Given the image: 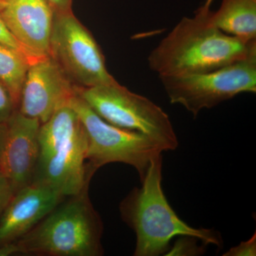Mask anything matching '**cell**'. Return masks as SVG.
<instances>
[{
	"instance_id": "obj_4",
	"label": "cell",
	"mask_w": 256,
	"mask_h": 256,
	"mask_svg": "<svg viewBox=\"0 0 256 256\" xmlns=\"http://www.w3.org/2000/svg\"><path fill=\"white\" fill-rule=\"evenodd\" d=\"M40 156L32 182L46 185L64 198L88 188L87 138L82 121L69 104L60 108L38 132Z\"/></svg>"
},
{
	"instance_id": "obj_20",
	"label": "cell",
	"mask_w": 256,
	"mask_h": 256,
	"mask_svg": "<svg viewBox=\"0 0 256 256\" xmlns=\"http://www.w3.org/2000/svg\"><path fill=\"white\" fill-rule=\"evenodd\" d=\"M46 1L52 6L54 12H62L70 10L72 0H46Z\"/></svg>"
},
{
	"instance_id": "obj_11",
	"label": "cell",
	"mask_w": 256,
	"mask_h": 256,
	"mask_svg": "<svg viewBox=\"0 0 256 256\" xmlns=\"http://www.w3.org/2000/svg\"><path fill=\"white\" fill-rule=\"evenodd\" d=\"M6 126L0 172L10 180L16 192L32 183L34 176L40 156L38 132L41 124L16 110Z\"/></svg>"
},
{
	"instance_id": "obj_17",
	"label": "cell",
	"mask_w": 256,
	"mask_h": 256,
	"mask_svg": "<svg viewBox=\"0 0 256 256\" xmlns=\"http://www.w3.org/2000/svg\"><path fill=\"white\" fill-rule=\"evenodd\" d=\"M0 43L6 45V46H9L13 50H18L20 53L22 54L23 55L28 57V60H31L32 63L35 62L30 56L26 50L20 44V42L13 36L12 34L11 33L9 28L5 24L4 20L2 18L1 15H0Z\"/></svg>"
},
{
	"instance_id": "obj_19",
	"label": "cell",
	"mask_w": 256,
	"mask_h": 256,
	"mask_svg": "<svg viewBox=\"0 0 256 256\" xmlns=\"http://www.w3.org/2000/svg\"><path fill=\"white\" fill-rule=\"evenodd\" d=\"M15 194L9 180L0 172V218Z\"/></svg>"
},
{
	"instance_id": "obj_5",
	"label": "cell",
	"mask_w": 256,
	"mask_h": 256,
	"mask_svg": "<svg viewBox=\"0 0 256 256\" xmlns=\"http://www.w3.org/2000/svg\"><path fill=\"white\" fill-rule=\"evenodd\" d=\"M78 95L109 124L150 138L163 152L173 151L178 142L169 116L144 96L117 82L77 88Z\"/></svg>"
},
{
	"instance_id": "obj_22",
	"label": "cell",
	"mask_w": 256,
	"mask_h": 256,
	"mask_svg": "<svg viewBox=\"0 0 256 256\" xmlns=\"http://www.w3.org/2000/svg\"><path fill=\"white\" fill-rule=\"evenodd\" d=\"M214 1V0H205L204 3L202 6V8H204V9H210V5H212Z\"/></svg>"
},
{
	"instance_id": "obj_23",
	"label": "cell",
	"mask_w": 256,
	"mask_h": 256,
	"mask_svg": "<svg viewBox=\"0 0 256 256\" xmlns=\"http://www.w3.org/2000/svg\"><path fill=\"white\" fill-rule=\"evenodd\" d=\"M0 1H1V0H0Z\"/></svg>"
},
{
	"instance_id": "obj_6",
	"label": "cell",
	"mask_w": 256,
	"mask_h": 256,
	"mask_svg": "<svg viewBox=\"0 0 256 256\" xmlns=\"http://www.w3.org/2000/svg\"><path fill=\"white\" fill-rule=\"evenodd\" d=\"M68 104L78 114L86 134V169L90 176L104 165L124 163L137 170L141 182L153 158L162 154L161 148L148 136L116 127L102 119L78 92Z\"/></svg>"
},
{
	"instance_id": "obj_14",
	"label": "cell",
	"mask_w": 256,
	"mask_h": 256,
	"mask_svg": "<svg viewBox=\"0 0 256 256\" xmlns=\"http://www.w3.org/2000/svg\"><path fill=\"white\" fill-rule=\"evenodd\" d=\"M31 64V60L22 54L0 43V80L10 90L16 109Z\"/></svg>"
},
{
	"instance_id": "obj_21",
	"label": "cell",
	"mask_w": 256,
	"mask_h": 256,
	"mask_svg": "<svg viewBox=\"0 0 256 256\" xmlns=\"http://www.w3.org/2000/svg\"><path fill=\"white\" fill-rule=\"evenodd\" d=\"M6 133H8V126L6 122L1 124L0 122V163H1L2 156L6 142Z\"/></svg>"
},
{
	"instance_id": "obj_10",
	"label": "cell",
	"mask_w": 256,
	"mask_h": 256,
	"mask_svg": "<svg viewBox=\"0 0 256 256\" xmlns=\"http://www.w3.org/2000/svg\"><path fill=\"white\" fill-rule=\"evenodd\" d=\"M0 15L32 60L50 56L54 12L46 0H1Z\"/></svg>"
},
{
	"instance_id": "obj_2",
	"label": "cell",
	"mask_w": 256,
	"mask_h": 256,
	"mask_svg": "<svg viewBox=\"0 0 256 256\" xmlns=\"http://www.w3.org/2000/svg\"><path fill=\"white\" fill-rule=\"evenodd\" d=\"M162 154L153 158L140 188H133L120 206L121 216L136 235L134 256H165L174 237L190 236L222 247L220 234L196 228L182 220L166 200L162 184Z\"/></svg>"
},
{
	"instance_id": "obj_8",
	"label": "cell",
	"mask_w": 256,
	"mask_h": 256,
	"mask_svg": "<svg viewBox=\"0 0 256 256\" xmlns=\"http://www.w3.org/2000/svg\"><path fill=\"white\" fill-rule=\"evenodd\" d=\"M50 56L80 88L116 82L108 72L100 47L72 10L54 12Z\"/></svg>"
},
{
	"instance_id": "obj_3",
	"label": "cell",
	"mask_w": 256,
	"mask_h": 256,
	"mask_svg": "<svg viewBox=\"0 0 256 256\" xmlns=\"http://www.w3.org/2000/svg\"><path fill=\"white\" fill-rule=\"evenodd\" d=\"M86 188L66 197L34 228L15 242L16 254L100 256L104 226L89 200Z\"/></svg>"
},
{
	"instance_id": "obj_9",
	"label": "cell",
	"mask_w": 256,
	"mask_h": 256,
	"mask_svg": "<svg viewBox=\"0 0 256 256\" xmlns=\"http://www.w3.org/2000/svg\"><path fill=\"white\" fill-rule=\"evenodd\" d=\"M76 92L77 88L52 57L40 58L28 67L18 110L43 124Z\"/></svg>"
},
{
	"instance_id": "obj_13",
	"label": "cell",
	"mask_w": 256,
	"mask_h": 256,
	"mask_svg": "<svg viewBox=\"0 0 256 256\" xmlns=\"http://www.w3.org/2000/svg\"><path fill=\"white\" fill-rule=\"evenodd\" d=\"M207 18L210 24L227 34L256 40V0H222L220 9L210 10Z\"/></svg>"
},
{
	"instance_id": "obj_16",
	"label": "cell",
	"mask_w": 256,
	"mask_h": 256,
	"mask_svg": "<svg viewBox=\"0 0 256 256\" xmlns=\"http://www.w3.org/2000/svg\"><path fill=\"white\" fill-rule=\"evenodd\" d=\"M16 110L10 90L0 80V122H8Z\"/></svg>"
},
{
	"instance_id": "obj_18",
	"label": "cell",
	"mask_w": 256,
	"mask_h": 256,
	"mask_svg": "<svg viewBox=\"0 0 256 256\" xmlns=\"http://www.w3.org/2000/svg\"><path fill=\"white\" fill-rule=\"evenodd\" d=\"M224 256H256V233L246 242H240L237 246L230 248Z\"/></svg>"
},
{
	"instance_id": "obj_1",
	"label": "cell",
	"mask_w": 256,
	"mask_h": 256,
	"mask_svg": "<svg viewBox=\"0 0 256 256\" xmlns=\"http://www.w3.org/2000/svg\"><path fill=\"white\" fill-rule=\"evenodd\" d=\"M210 9L184 18L150 54L148 65L159 77L205 73L256 54V40L230 36L208 22Z\"/></svg>"
},
{
	"instance_id": "obj_12",
	"label": "cell",
	"mask_w": 256,
	"mask_h": 256,
	"mask_svg": "<svg viewBox=\"0 0 256 256\" xmlns=\"http://www.w3.org/2000/svg\"><path fill=\"white\" fill-rule=\"evenodd\" d=\"M64 198L53 188L38 182L15 192L0 218V246L22 238Z\"/></svg>"
},
{
	"instance_id": "obj_15",
	"label": "cell",
	"mask_w": 256,
	"mask_h": 256,
	"mask_svg": "<svg viewBox=\"0 0 256 256\" xmlns=\"http://www.w3.org/2000/svg\"><path fill=\"white\" fill-rule=\"evenodd\" d=\"M183 237L175 242L173 248H170L165 256H196L204 252L203 248L197 245L198 239L190 236Z\"/></svg>"
},
{
	"instance_id": "obj_7",
	"label": "cell",
	"mask_w": 256,
	"mask_h": 256,
	"mask_svg": "<svg viewBox=\"0 0 256 256\" xmlns=\"http://www.w3.org/2000/svg\"><path fill=\"white\" fill-rule=\"evenodd\" d=\"M170 102L196 118L244 92H256V54L205 73L160 77Z\"/></svg>"
}]
</instances>
